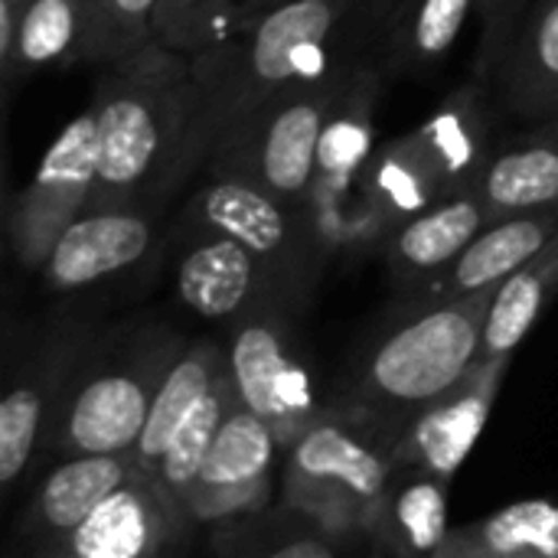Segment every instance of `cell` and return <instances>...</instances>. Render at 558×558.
Listing matches in <instances>:
<instances>
[{
    "label": "cell",
    "mask_w": 558,
    "mask_h": 558,
    "mask_svg": "<svg viewBox=\"0 0 558 558\" xmlns=\"http://www.w3.org/2000/svg\"><path fill=\"white\" fill-rule=\"evenodd\" d=\"M229 10L232 0H160L154 13V43L199 56L226 36Z\"/></svg>",
    "instance_id": "obj_31"
},
{
    "label": "cell",
    "mask_w": 558,
    "mask_h": 558,
    "mask_svg": "<svg viewBox=\"0 0 558 558\" xmlns=\"http://www.w3.org/2000/svg\"><path fill=\"white\" fill-rule=\"evenodd\" d=\"M278 451L275 432L248 405L235 402L183 500L186 513L196 523H226L262 510Z\"/></svg>",
    "instance_id": "obj_12"
},
{
    "label": "cell",
    "mask_w": 558,
    "mask_h": 558,
    "mask_svg": "<svg viewBox=\"0 0 558 558\" xmlns=\"http://www.w3.org/2000/svg\"><path fill=\"white\" fill-rule=\"evenodd\" d=\"M26 3L29 0H0V65L13 52V39H16V29H20Z\"/></svg>",
    "instance_id": "obj_36"
},
{
    "label": "cell",
    "mask_w": 558,
    "mask_h": 558,
    "mask_svg": "<svg viewBox=\"0 0 558 558\" xmlns=\"http://www.w3.org/2000/svg\"><path fill=\"white\" fill-rule=\"evenodd\" d=\"M180 333L147 327L131 333L124 347L105 350L75 386L59 396L52 422V448L72 454H131L157 386L183 353Z\"/></svg>",
    "instance_id": "obj_5"
},
{
    "label": "cell",
    "mask_w": 558,
    "mask_h": 558,
    "mask_svg": "<svg viewBox=\"0 0 558 558\" xmlns=\"http://www.w3.org/2000/svg\"><path fill=\"white\" fill-rule=\"evenodd\" d=\"M294 284L242 242L203 229L177 265V298L206 320H242L245 314L281 304Z\"/></svg>",
    "instance_id": "obj_13"
},
{
    "label": "cell",
    "mask_w": 558,
    "mask_h": 558,
    "mask_svg": "<svg viewBox=\"0 0 558 558\" xmlns=\"http://www.w3.org/2000/svg\"><path fill=\"white\" fill-rule=\"evenodd\" d=\"M193 526L199 523L160 484V477L137 468L72 536L59 543L52 558L177 556L190 546Z\"/></svg>",
    "instance_id": "obj_10"
},
{
    "label": "cell",
    "mask_w": 558,
    "mask_h": 558,
    "mask_svg": "<svg viewBox=\"0 0 558 558\" xmlns=\"http://www.w3.org/2000/svg\"><path fill=\"white\" fill-rule=\"evenodd\" d=\"M216 549L226 556L255 558H333L347 549L324 526L304 513L284 507L281 513L262 517V510L219 523Z\"/></svg>",
    "instance_id": "obj_28"
},
{
    "label": "cell",
    "mask_w": 558,
    "mask_h": 558,
    "mask_svg": "<svg viewBox=\"0 0 558 558\" xmlns=\"http://www.w3.org/2000/svg\"><path fill=\"white\" fill-rule=\"evenodd\" d=\"M350 10L353 0H281L252 29L193 56L199 108L180 180L206 163L219 137L265 101L304 78L324 75L330 43Z\"/></svg>",
    "instance_id": "obj_2"
},
{
    "label": "cell",
    "mask_w": 558,
    "mask_h": 558,
    "mask_svg": "<svg viewBox=\"0 0 558 558\" xmlns=\"http://www.w3.org/2000/svg\"><path fill=\"white\" fill-rule=\"evenodd\" d=\"M108 33V65L154 46V13L160 0H95Z\"/></svg>",
    "instance_id": "obj_32"
},
{
    "label": "cell",
    "mask_w": 558,
    "mask_h": 558,
    "mask_svg": "<svg viewBox=\"0 0 558 558\" xmlns=\"http://www.w3.org/2000/svg\"><path fill=\"white\" fill-rule=\"evenodd\" d=\"M517 16H520V0H481V20H484L481 65L484 69L500 62L507 43L513 39Z\"/></svg>",
    "instance_id": "obj_33"
},
{
    "label": "cell",
    "mask_w": 558,
    "mask_h": 558,
    "mask_svg": "<svg viewBox=\"0 0 558 558\" xmlns=\"http://www.w3.org/2000/svg\"><path fill=\"white\" fill-rule=\"evenodd\" d=\"M226 356L239 402L275 432L281 451L330 412L317 399L314 373L281 304H265L235 320Z\"/></svg>",
    "instance_id": "obj_7"
},
{
    "label": "cell",
    "mask_w": 558,
    "mask_h": 558,
    "mask_svg": "<svg viewBox=\"0 0 558 558\" xmlns=\"http://www.w3.org/2000/svg\"><path fill=\"white\" fill-rule=\"evenodd\" d=\"M154 245V226L141 206L85 209L62 229L43 262V278L56 291L98 284L137 265Z\"/></svg>",
    "instance_id": "obj_14"
},
{
    "label": "cell",
    "mask_w": 558,
    "mask_h": 558,
    "mask_svg": "<svg viewBox=\"0 0 558 558\" xmlns=\"http://www.w3.org/2000/svg\"><path fill=\"white\" fill-rule=\"evenodd\" d=\"M494 294L497 288L428 301L405 324L392 327L369 347L337 409L392 451L409 422L477 363Z\"/></svg>",
    "instance_id": "obj_3"
},
{
    "label": "cell",
    "mask_w": 558,
    "mask_h": 558,
    "mask_svg": "<svg viewBox=\"0 0 558 558\" xmlns=\"http://www.w3.org/2000/svg\"><path fill=\"white\" fill-rule=\"evenodd\" d=\"M435 558H558V504L520 500L454 526Z\"/></svg>",
    "instance_id": "obj_23"
},
{
    "label": "cell",
    "mask_w": 558,
    "mask_h": 558,
    "mask_svg": "<svg viewBox=\"0 0 558 558\" xmlns=\"http://www.w3.org/2000/svg\"><path fill=\"white\" fill-rule=\"evenodd\" d=\"M307 213V206H294L242 177L222 173H213V180L193 199V219L199 229H213L242 242L294 288L311 281L317 252L324 248L314 216Z\"/></svg>",
    "instance_id": "obj_9"
},
{
    "label": "cell",
    "mask_w": 558,
    "mask_h": 558,
    "mask_svg": "<svg viewBox=\"0 0 558 558\" xmlns=\"http://www.w3.org/2000/svg\"><path fill=\"white\" fill-rule=\"evenodd\" d=\"M490 219L558 203V114L546 118L517 144L490 154L477 177Z\"/></svg>",
    "instance_id": "obj_21"
},
{
    "label": "cell",
    "mask_w": 558,
    "mask_h": 558,
    "mask_svg": "<svg viewBox=\"0 0 558 558\" xmlns=\"http://www.w3.org/2000/svg\"><path fill=\"white\" fill-rule=\"evenodd\" d=\"M275 3H281V0H232L229 20H226V36H239V33L252 29Z\"/></svg>",
    "instance_id": "obj_35"
},
{
    "label": "cell",
    "mask_w": 558,
    "mask_h": 558,
    "mask_svg": "<svg viewBox=\"0 0 558 558\" xmlns=\"http://www.w3.org/2000/svg\"><path fill=\"white\" fill-rule=\"evenodd\" d=\"M418 150L432 163L445 196L477 186L481 170L490 160L487 150V111L474 92H454L428 121L412 131Z\"/></svg>",
    "instance_id": "obj_22"
},
{
    "label": "cell",
    "mask_w": 558,
    "mask_h": 558,
    "mask_svg": "<svg viewBox=\"0 0 558 558\" xmlns=\"http://www.w3.org/2000/svg\"><path fill=\"white\" fill-rule=\"evenodd\" d=\"M98 180L88 209L141 206L180 183L183 154L199 108L196 59L163 46L108 65L95 85Z\"/></svg>",
    "instance_id": "obj_1"
},
{
    "label": "cell",
    "mask_w": 558,
    "mask_h": 558,
    "mask_svg": "<svg viewBox=\"0 0 558 558\" xmlns=\"http://www.w3.org/2000/svg\"><path fill=\"white\" fill-rule=\"evenodd\" d=\"M402 471H412V477L402 484L392 481V490L369 539L383 553L438 556L448 536V481L418 468Z\"/></svg>",
    "instance_id": "obj_26"
},
{
    "label": "cell",
    "mask_w": 558,
    "mask_h": 558,
    "mask_svg": "<svg viewBox=\"0 0 558 558\" xmlns=\"http://www.w3.org/2000/svg\"><path fill=\"white\" fill-rule=\"evenodd\" d=\"M558 291V232L549 239L543 252H536L523 268H517L510 278L497 284L481 356L477 360H504L513 356V350L530 337V330L539 324L546 307L553 304Z\"/></svg>",
    "instance_id": "obj_25"
},
{
    "label": "cell",
    "mask_w": 558,
    "mask_h": 558,
    "mask_svg": "<svg viewBox=\"0 0 558 558\" xmlns=\"http://www.w3.org/2000/svg\"><path fill=\"white\" fill-rule=\"evenodd\" d=\"M340 82V65L304 78L219 137L209 170L242 177L294 206H307L317 186V141Z\"/></svg>",
    "instance_id": "obj_6"
},
{
    "label": "cell",
    "mask_w": 558,
    "mask_h": 558,
    "mask_svg": "<svg viewBox=\"0 0 558 558\" xmlns=\"http://www.w3.org/2000/svg\"><path fill=\"white\" fill-rule=\"evenodd\" d=\"M409 7H412V0H353L350 16H356L363 26L389 36V29L402 20V13Z\"/></svg>",
    "instance_id": "obj_34"
},
{
    "label": "cell",
    "mask_w": 558,
    "mask_h": 558,
    "mask_svg": "<svg viewBox=\"0 0 558 558\" xmlns=\"http://www.w3.org/2000/svg\"><path fill=\"white\" fill-rule=\"evenodd\" d=\"M98 160V111L88 101V108L75 114L49 144L33 180L7 213V239L23 268L39 271L62 229L88 209Z\"/></svg>",
    "instance_id": "obj_8"
},
{
    "label": "cell",
    "mask_w": 558,
    "mask_h": 558,
    "mask_svg": "<svg viewBox=\"0 0 558 558\" xmlns=\"http://www.w3.org/2000/svg\"><path fill=\"white\" fill-rule=\"evenodd\" d=\"M490 222V209L477 186L438 199L386 235L389 265L405 278L445 271Z\"/></svg>",
    "instance_id": "obj_19"
},
{
    "label": "cell",
    "mask_w": 558,
    "mask_h": 558,
    "mask_svg": "<svg viewBox=\"0 0 558 558\" xmlns=\"http://www.w3.org/2000/svg\"><path fill=\"white\" fill-rule=\"evenodd\" d=\"M75 62L108 65V33L95 0H29L13 39L10 59L0 65L3 88L43 69Z\"/></svg>",
    "instance_id": "obj_16"
},
{
    "label": "cell",
    "mask_w": 558,
    "mask_h": 558,
    "mask_svg": "<svg viewBox=\"0 0 558 558\" xmlns=\"http://www.w3.org/2000/svg\"><path fill=\"white\" fill-rule=\"evenodd\" d=\"M497 69L513 114L530 121L558 114V0L530 3Z\"/></svg>",
    "instance_id": "obj_20"
},
{
    "label": "cell",
    "mask_w": 558,
    "mask_h": 558,
    "mask_svg": "<svg viewBox=\"0 0 558 558\" xmlns=\"http://www.w3.org/2000/svg\"><path fill=\"white\" fill-rule=\"evenodd\" d=\"M65 373V353L33 363L20 383L0 402V484L10 487L26 471L39 435L46 432V412L56 399V379Z\"/></svg>",
    "instance_id": "obj_27"
},
{
    "label": "cell",
    "mask_w": 558,
    "mask_h": 558,
    "mask_svg": "<svg viewBox=\"0 0 558 558\" xmlns=\"http://www.w3.org/2000/svg\"><path fill=\"white\" fill-rule=\"evenodd\" d=\"M507 369H510V356L477 360L461 383H454L445 396L428 402L396 438L392 445L396 464L428 471L451 484V477L461 471L481 432L490 422Z\"/></svg>",
    "instance_id": "obj_11"
},
{
    "label": "cell",
    "mask_w": 558,
    "mask_h": 558,
    "mask_svg": "<svg viewBox=\"0 0 558 558\" xmlns=\"http://www.w3.org/2000/svg\"><path fill=\"white\" fill-rule=\"evenodd\" d=\"M481 13V0H412L402 20L389 29L396 62L425 69L445 59L464 26Z\"/></svg>",
    "instance_id": "obj_30"
},
{
    "label": "cell",
    "mask_w": 558,
    "mask_h": 558,
    "mask_svg": "<svg viewBox=\"0 0 558 558\" xmlns=\"http://www.w3.org/2000/svg\"><path fill=\"white\" fill-rule=\"evenodd\" d=\"M558 232V203L539 209H520L494 219L454 262L445 268V278L435 284L432 301L468 298L487 288H497L517 268H523L536 252L549 245Z\"/></svg>",
    "instance_id": "obj_18"
},
{
    "label": "cell",
    "mask_w": 558,
    "mask_h": 558,
    "mask_svg": "<svg viewBox=\"0 0 558 558\" xmlns=\"http://www.w3.org/2000/svg\"><path fill=\"white\" fill-rule=\"evenodd\" d=\"M379 75L366 65L340 69L337 92L330 98L320 141H317V193L343 190L363 180L373 160L376 141Z\"/></svg>",
    "instance_id": "obj_17"
},
{
    "label": "cell",
    "mask_w": 558,
    "mask_h": 558,
    "mask_svg": "<svg viewBox=\"0 0 558 558\" xmlns=\"http://www.w3.org/2000/svg\"><path fill=\"white\" fill-rule=\"evenodd\" d=\"M396 458L337 405L288 448L284 507L340 543L369 539L396 481Z\"/></svg>",
    "instance_id": "obj_4"
},
{
    "label": "cell",
    "mask_w": 558,
    "mask_h": 558,
    "mask_svg": "<svg viewBox=\"0 0 558 558\" xmlns=\"http://www.w3.org/2000/svg\"><path fill=\"white\" fill-rule=\"evenodd\" d=\"M137 471L131 454H72L36 490L20 536L29 556L52 558L59 543L72 536L92 510Z\"/></svg>",
    "instance_id": "obj_15"
},
{
    "label": "cell",
    "mask_w": 558,
    "mask_h": 558,
    "mask_svg": "<svg viewBox=\"0 0 558 558\" xmlns=\"http://www.w3.org/2000/svg\"><path fill=\"white\" fill-rule=\"evenodd\" d=\"M226 366H229L226 347H219L213 340H196V343L183 347V353L173 360L163 383L157 386L144 432L131 451L137 468L154 474V468H157L163 448L170 445L173 432L190 415V409L213 389V383L226 373Z\"/></svg>",
    "instance_id": "obj_24"
},
{
    "label": "cell",
    "mask_w": 558,
    "mask_h": 558,
    "mask_svg": "<svg viewBox=\"0 0 558 558\" xmlns=\"http://www.w3.org/2000/svg\"><path fill=\"white\" fill-rule=\"evenodd\" d=\"M239 402V392H235V383H232V373L226 366V373L213 383V389L190 409V415L180 422V428L173 432L170 445L163 448L154 474L160 477V484L183 504L226 415L235 409Z\"/></svg>",
    "instance_id": "obj_29"
}]
</instances>
